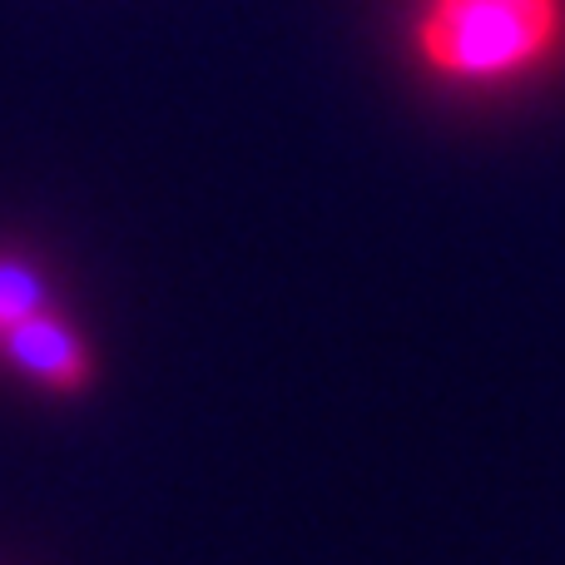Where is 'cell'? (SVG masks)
<instances>
[{
	"instance_id": "cell-1",
	"label": "cell",
	"mask_w": 565,
	"mask_h": 565,
	"mask_svg": "<svg viewBox=\"0 0 565 565\" xmlns=\"http://www.w3.org/2000/svg\"><path fill=\"white\" fill-rule=\"evenodd\" d=\"M565 50V0H422L412 55L457 89H501Z\"/></svg>"
},
{
	"instance_id": "cell-2",
	"label": "cell",
	"mask_w": 565,
	"mask_h": 565,
	"mask_svg": "<svg viewBox=\"0 0 565 565\" xmlns=\"http://www.w3.org/2000/svg\"><path fill=\"white\" fill-rule=\"evenodd\" d=\"M0 367H10L15 377L35 382L45 392L75 397V392H85L95 382L99 362H95V348L55 308H45L35 318L15 322L10 332H0Z\"/></svg>"
},
{
	"instance_id": "cell-3",
	"label": "cell",
	"mask_w": 565,
	"mask_h": 565,
	"mask_svg": "<svg viewBox=\"0 0 565 565\" xmlns=\"http://www.w3.org/2000/svg\"><path fill=\"white\" fill-rule=\"evenodd\" d=\"M45 308H55L50 274L20 248H0V332H10L15 322L35 318Z\"/></svg>"
}]
</instances>
